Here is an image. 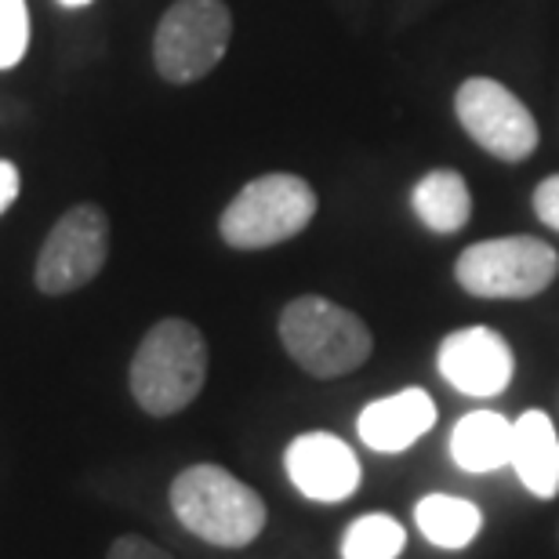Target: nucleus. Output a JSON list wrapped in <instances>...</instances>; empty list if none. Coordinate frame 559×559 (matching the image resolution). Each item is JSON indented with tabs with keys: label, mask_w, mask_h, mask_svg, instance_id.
Returning a JSON list of instances; mask_svg holds the SVG:
<instances>
[{
	"label": "nucleus",
	"mask_w": 559,
	"mask_h": 559,
	"mask_svg": "<svg viewBox=\"0 0 559 559\" xmlns=\"http://www.w3.org/2000/svg\"><path fill=\"white\" fill-rule=\"evenodd\" d=\"M534 211L549 229L559 233V175L545 178V182L534 189Z\"/></svg>",
	"instance_id": "6ab92c4d"
},
{
	"label": "nucleus",
	"mask_w": 559,
	"mask_h": 559,
	"mask_svg": "<svg viewBox=\"0 0 559 559\" xmlns=\"http://www.w3.org/2000/svg\"><path fill=\"white\" fill-rule=\"evenodd\" d=\"M436 425V404L425 389H404L396 396L374 400L360 411V440L371 447V451L382 454H396L407 451L411 443L421 440Z\"/></svg>",
	"instance_id": "9b49d317"
},
{
	"label": "nucleus",
	"mask_w": 559,
	"mask_h": 559,
	"mask_svg": "<svg viewBox=\"0 0 559 559\" xmlns=\"http://www.w3.org/2000/svg\"><path fill=\"white\" fill-rule=\"evenodd\" d=\"M415 523L440 549H465L484 531V512L457 495H425L415 506Z\"/></svg>",
	"instance_id": "2eb2a0df"
},
{
	"label": "nucleus",
	"mask_w": 559,
	"mask_h": 559,
	"mask_svg": "<svg viewBox=\"0 0 559 559\" xmlns=\"http://www.w3.org/2000/svg\"><path fill=\"white\" fill-rule=\"evenodd\" d=\"M171 512L193 538L218 549H243L265 531V501L229 468L200 462L171 479Z\"/></svg>",
	"instance_id": "f257e3e1"
},
{
	"label": "nucleus",
	"mask_w": 559,
	"mask_h": 559,
	"mask_svg": "<svg viewBox=\"0 0 559 559\" xmlns=\"http://www.w3.org/2000/svg\"><path fill=\"white\" fill-rule=\"evenodd\" d=\"M284 465L298 495H306L309 501H323V506L345 501L364 479L353 447L334 432H301L298 440H290Z\"/></svg>",
	"instance_id": "9d476101"
},
{
	"label": "nucleus",
	"mask_w": 559,
	"mask_h": 559,
	"mask_svg": "<svg viewBox=\"0 0 559 559\" xmlns=\"http://www.w3.org/2000/svg\"><path fill=\"white\" fill-rule=\"evenodd\" d=\"M411 207L421 218L425 229L451 237V233L465 229L473 218V193H468L465 178L451 171V167H436L421 178L411 193Z\"/></svg>",
	"instance_id": "ddd939ff"
},
{
	"label": "nucleus",
	"mask_w": 559,
	"mask_h": 559,
	"mask_svg": "<svg viewBox=\"0 0 559 559\" xmlns=\"http://www.w3.org/2000/svg\"><path fill=\"white\" fill-rule=\"evenodd\" d=\"M233 37L226 0H175L153 37L156 73L167 84H193L222 62Z\"/></svg>",
	"instance_id": "39448f33"
},
{
	"label": "nucleus",
	"mask_w": 559,
	"mask_h": 559,
	"mask_svg": "<svg viewBox=\"0 0 559 559\" xmlns=\"http://www.w3.org/2000/svg\"><path fill=\"white\" fill-rule=\"evenodd\" d=\"M407 531L389 512H367L342 534V559H400Z\"/></svg>",
	"instance_id": "dca6fc26"
},
{
	"label": "nucleus",
	"mask_w": 559,
	"mask_h": 559,
	"mask_svg": "<svg viewBox=\"0 0 559 559\" xmlns=\"http://www.w3.org/2000/svg\"><path fill=\"white\" fill-rule=\"evenodd\" d=\"M19 189H22V178H19V167L11 160H0V215L19 200Z\"/></svg>",
	"instance_id": "aec40b11"
},
{
	"label": "nucleus",
	"mask_w": 559,
	"mask_h": 559,
	"mask_svg": "<svg viewBox=\"0 0 559 559\" xmlns=\"http://www.w3.org/2000/svg\"><path fill=\"white\" fill-rule=\"evenodd\" d=\"M109 259V218L98 204H76L55 222L48 240L40 243L37 254V280L40 295H73L87 287L103 273Z\"/></svg>",
	"instance_id": "0eeeda50"
},
{
	"label": "nucleus",
	"mask_w": 559,
	"mask_h": 559,
	"mask_svg": "<svg viewBox=\"0 0 559 559\" xmlns=\"http://www.w3.org/2000/svg\"><path fill=\"white\" fill-rule=\"evenodd\" d=\"M280 342L312 378H342L371 360L374 338L356 312L323 295H301L280 312Z\"/></svg>",
	"instance_id": "7ed1b4c3"
},
{
	"label": "nucleus",
	"mask_w": 559,
	"mask_h": 559,
	"mask_svg": "<svg viewBox=\"0 0 559 559\" xmlns=\"http://www.w3.org/2000/svg\"><path fill=\"white\" fill-rule=\"evenodd\" d=\"M29 48V8L26 0H0V70L22 62Z\"/></svg>",
	"instance_id": "f3484780"
},
{
	"label": "nucleus",
	"mask_w": 559,
	"mask_h": 559,
	"mask_svg": "<svg viewBox=\"0 0 559 559\" xmlns=\"http://www.w3.org/2000/svg\"><path fill=\"white\" fill-rule=\"evenodd\" d=\"M62 8H87V4H95V0H59Z\"/></svg>",
	"instance_id": "412c9836"
},
{
	"label": "nucleus",
	"mask_w": 559,
	"mask_h": 559,
	"mask_svg": "<svg viewBox=\"0 0 559 559\" xmlns=\"http://www.w3.org/2000/svg\"><path fill=\"white\" fill-rule=\"evenodd\" d=\"M440 374L465 396H498L506 393L516 371L509 342L490 328H465L440 342Z\"/></svg>",
	"instance_id": "1a4fd4ad"
},
{
	"label": "nucleus",
	"mask_w": 559,
	"mask_h": 559,
	"mask_svg": "<svg viewBox=\"0 0 559 559\" xmlns=\"http://www.w3.org/2000/svg\"><path fill=\"white\" fill-rule=\"evenodd\" d=\"M512 447V421L498 411H473L454 425L451 432V457L465 473H495L509 465Z\"/></svg>",
	"instance_id": "4468645a"
},
{
	"label": "nucleus",
	"mask_w": 559,
	"mask_h": 559,
	"mask_svg": "<svg viewBox=\"0 0 559 559\" xmlns=\"http://www.w3.org/2000/svg\"><path fill=\"white\" fill-rule=\"evenodd\" d=\"M509 465L534 498L549 501L559 495V436L545 411H527L512 421Z\"/></svg>",
	"instance_id": "f8f14e48"
},
{
	"label": "nucleus",
	"mask_w": 559,
	"mask_h": 559,
	"mask_svg": "<svg viewBox=\"0 0 559 559\" xmlns=\"http://www.w3.org/2000/svg\"><path fill=\"white\" fill-rule=\"evenodd\" d=\"M207 382V342L197 323L167 317L153 323L131 356L128 385L153 418H171L200 396Z\"/></svg>",
	"instance_id": "f03ea898"
},
{
	"label": "nucleus",
	"mask_w": 559,
	"mask_h": 559,
	"mask_svg": "<svg viewBox=\"0 0 559 559\" xmlns=\"http://www.w3.org/2000/svg\"><path fill=\"white\" fill-rule=\"evenodd\" d=\"M559 276V254L538 237H498L457 254L454 280L476 298H534Z\"/></svg>",
	"instance_id": "423d86ee"
},
{
	"label": "nucleus",
	"mask_w": 559,
	"mask_h": 559,
	"mask_svg": "<svg viewBox=\"0 0 559 559\" xmlns=\"http://www.w3.org/2000/svg\"><path fill=\"white\" fill-rule=\"evenodd\" d=\"M317 215V193L298 175H262L240 189L222 211L218 233L237 251L276 248L290 237H298Z\"/></svg>",
	"instance_id": "20e7f679"
},
{
	"label": "nucleus",
	"mask_w": 559,
	"mask_h": 559,
	"mask_svg": "<svg viewBox=\"0 0 559 559\" xmlns=\"http://www.w3.org/2000/svg\"><path fill=\"white\" fill-rule=\"evenodd\" d=\"M106 559H175L167 549H160L156 542L142 538V534H124V538H117L109 545Z\"/></svg>",
	"instance_id": "a211bd4d"
},
{
	"label": "nucleus",
	"mask_w": 559,
	"mask_h": 559,
	"mask_svg": "<svg viewBox=\"0 0 559 559\" xmlns=\"http://www.w3.org/2000/svg\"><path fill=\"white\" fill-rule=\"evenodd\" d=\"M454 114L490 156L506 164H520L538 150V120L506 84L490 76H468L454 95Z\"/></svg>",
	"instance_id": "6e6552de"
}]
</instances>
